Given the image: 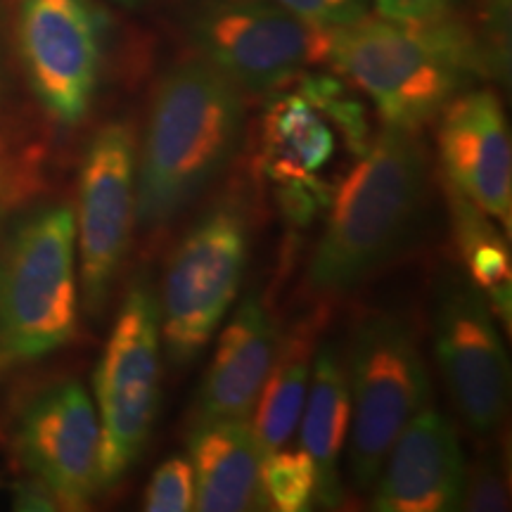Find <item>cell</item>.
Returning <instances> with one entry per match:
<instances>
[{
  "mask_svg": "<svg viewBox=\"0 0 512 512\" xmlns=\"http://www.w3.org/2000/svg\"><path fill=\"white\" fill-rule=\"evenodd\" d=\"M245 100L207 60L176 64L152 98L136 164V221L164 226L188 209L238 155Z\"/></svg>",
  "mask_w": 512,
  "mask_h": 512,
  "instance_id": "obj_1",
  "label": "cell"
},
{
  "mask_svg": "<svg viewBox=\"0 0 512 512\" xmlns=\"http://www.w3.org/2000/svg\"><path fill=\"white\" fill-rule=\"evenodd\" d=\"M427 200V155L418 131L387 126L339 185L306 283L344 294L380 271L411 240Z\"/></svg>",
  "mask_w": 512,
  "mask_h": 512,
  "instance_id": "obj_2",
  "label": "cell"
},
{
  "mask_svg": "<svg viewBox=\"0 0 512 512\" xmlns=\"http://www.w3.org/2000/svg\"><path fill=\"white\" fill-rule=\"evenodd\" d=\"M330 64L375 102L384 124L418 131L489 62L470 31L446 15L432 22L366 15L332 29Z\"/></svg>",
  "mask_w": 512,
  "mask_h": 512,
  "instance_id": "obj_3",
  "label": "cell"
},
{
  "mask_svg": "<svg viewBox=\"0 0 512 512\" xmlns=\"http://www.w3.org/2000/svg\"><path fill=\"white\" fill-rule=\"evenodd\" d=\"M79 268L74 211L50 204L19 221L0 247V361H34L76 332Z\"/></svg>",
  "mask_w": 512,
  "mask_h": 512,
  "instance_id": "obj_4",
  "label": "cell"
},
{
  "mask_svg": "<svg viewBox=\"0 0 512 512\" xmlns=\"http://www.w3.org/2000/svg\"><path fill=\"white\" fill-rule=\"evenodd\" d=\"M347 366L351 422L349 477L370 494L389 448L430 399V375L408 320L373 313L351 339Z\"/></svg>",
  "mask_w": 512,
  "mask_h": 512,
  "instance_id": "obj_5",
  "label": "cell"
},
{
  "mask_svg": "<svg viewBox=\"0 0 512 512\" xmlns=\"http://www.w3.org/2000/svg\"><path fill=\"white\" fill-rule=\"evenodd\" d=\"M162 401V328L155 287L131 283L95 370L100 491L117 486L145 451Z\"/></svg>",
  "mask_w": 512,
  "mask_h": 512,
  "instance_id": "obj_6",
  "label": "cell"
},
{
  "mask_svg": "<svg viewBox=\"0 0 512 512\" xmlns=\"http://www.w3.org/2000/svg\"><path fill=\"white\" fill-rule=\"evenodd\" d=\"M247 256L249 226L233 202L209 209L171 254L157 304L162 342L176 366L209 347L238 297Z\"/></svg>",
  "mask_w": 512,
  "mask_h": 512,
  "instance_id": "obj_7",
  "label": "cell"
},
{
  "mask_svg": "<svg viewBox=\"0 0 512 512\" xmlns=\"http://www.w3.org/2000/svg\"><path fill=\"white\" fill-rule=\"evenodd\" d=\"M188 31L202 60L245 93H273L330 64L332 29L313 27L275 0H202Z\"/></svg>",
  "mask_w": 512,
  "mask_h": 512,
  "instance_id": "obj_8",
  "label": "cell"
},
{
  "mask_svg": "<svg viewBox=\"0 0 512 512\" xmlns=\"http://www.w3.org/2000/svg\"><path fill=\"white\" fill-rule=\"evenodd\" d=\"M136 133L126 121L95 131L79 176L76 268L88 313L98 316L128 252L136 223Z\"/></svg>",
  "mask_w": 512,
  "mask_h": 512,
  "instance_id": "obj_9",
  "label": "cell"
},
{
  "mask_svg": "<svg viewBox=\"0 0 512 512\" xmlns=\"http://www.w3.org/2000/svg\"><path fill=\"white\" fill-rule=\"evenodd\" d=\"M434 351L465 425L477 437L496 434L508 413V351L486 297L456 271H448L439 285Z\"/></svg>",
  "mask_w": 512,
  "mask_h": 512,
  "instance_id": "obj_10",
  "label": "cell"
},
{
  "mask_svg": "<svg viewBox=\"0 0 512 512\" xmlns=\"http://www.w3.org/2000/svg\"><path fill=\"white\" fill-rule=\"evenodd\" d=\"M19 48L43 110L64 126L81 124L102 62L100 12L91 0H19Z\"/></svg>",
  "mask_w": 512,
  "mask_h": 512,
  "instance_id": "obj_11",
  "label": "cell"
},
{
  "mask_svg": "<svg viewBox=\"0 0 512 512\" xmlns=\"http://www.w3.org/2000/svg\"><path fill=\"white\" fill-rule=\"evenodd\" d=\"M22 465L55 498L57 508L83 510L100 494V420L83 384H50L17 422Z\"/></svg>",
  "mask_w": 512,
  "mask_h": 512,
  "instance_id": "obj_12",
  "label": "cell"
},
{
  "mask_svg": "<svg viewBox=\"0 0 512 512\" xmlns=\"http://www.w3.org/2000/svg\"><path fill=\"white\" fill-rule=\"evenodd\" d=\"M439 157L451 188L510 228L512 145L494 91L458 93L439 112Z\"/></svg>",
  "mask_w": 512,
  "mask_h": 512,
  "instance_id": "obj_13",
  "label": "cell"
},
{
  "mask_svg": "<svg viewBox=\"0 0 512 512\" xmlns=\"http://www.w3.org/2000/svg\"><path fill=\"white\" fill-rule=\"evenodd\" d=\"M465 458L456 427L439 411H422L403 427L373 484L377 512L463 510Z\"/></svg>",
  "mask_w": 512,
  "mask_h": 512,
  "instance_id": "obj_14",
  "label": "cell"
},
{
  "mask_svg": "<svg viewBox=\"0 0 512 512\" xmlns=\"http://www.w3.org/2000/svg\"><path fill=\"white\" fill-rule=\"evenodd\" d=\"M280 351L278 325L259 297H247L223 328L202 377L197 422L249 420Z\"/></svg>",
  "mask_w": 512,
  "mask_h": 512,
  "instance_id": "obj_15",
  "label": "cell"
},
{
  "mask_svg": "<svg viewBox=\"0 0 512 512\" xmlns=\"http://www.w3.org/2000/svg\"><path fill=\"white\" fill-rule=\"evenodd\" d=\"M188 453L195 475V510H268L259 479L264 453L254 437L252 422H197L192 425Z\"/></svg>",
  "mask_w": 512,
  "mask_h": 512,
  "instance_id": "obj_16",
  "label": "cell"
},
{
  "mask_svg": "<svg viewBox=\"0 0 512 512\" xmlns=\"http://www.w3.org/2000/svg\"><path fill=\"white\" fill-rule=\"evenodd\" d=\"M351 396L344 358L335 344H323L311 363L309 392L299 418V444L316 465V503L337 508L342 503L339 458L349 439Z\"/></svg>",
  "mask_w": 512,
  "mask_h": 512,
  "instance_id": "obj_17",
  "label": "cell"
},
{
  "mask_svg": "<svg viewBox=\"0 0 512 512\" xmlns=\"http://www.w3.org/2000/svg\"><path fill=\"white\" fill-rule=\"evenodd\" d=\"M332 155L330 119L302 91L271 100L264 114V169L275 183H318Z\"/></svg>",
  "mask_w": 512,
  "mask_h": 512,
  "instance_id": "obj_18",
  "label": "cell"
},
{
  "mask_svg": "<svg viewBox=\"0 0 512 512\" xmlns=\"http://www.w3.org/2000/svg\"><path fill=\"white\" fill-rule=\"evenodd\" d=\"M313 363V330L304 328L280 342L278 358L256 399L252 430L261 453L285 448L297 432Z\"/></svg>",
  "mask_w": 512,
  "mask_h": 512,
  "instance_id": "obj_19",
  "label": "cell"
},
{
  "mask_svg": "<svg viewBox=\"0 0 512 512\" xmlns=\"http://www.w3.org/2000/svg\"><path fill=\"white\" fill-rule=\"evenodd\" d=\"M451 216L456 245L465 259L467 278L484 294L491 311L510 328L512 320V261L503 233L489 214L451 188Z\"/></svg>",
  "mask_w": 512,
  "mask_h": 512,
  "instance_id": "obj_20",
  "label": "cell"
},
{
  "mask_svg": "<svg viewBox=\"0 0 512 512\" xmlns=\"http://www.w3.org/2000/svg\"><path fill=\"white\" fill-rule=\"evenodd\" d=\"M261 491L268 508L278 512H304L316 503V465L304 451L264 453L259 467Z\"/></svg>",
  "mask_w": 512,
  "mask_h": 512,
  "instance_id": "obj_21",
  "label": "cell"
},
{
  "mask_svg": "<svg viewBox=\"0 0 512 512\" xmlns=\"http://www.w3.org/2000/svg\"><path fill=\"white\" fill-rule=\"evenodd\" d=\"M299 91L309 98L320 112L328 117L332 124L339 126L349 145L354 147L356 155H361L370 143V133L366 124V112L358 102L347 93L337 79L323 74H302L299 76Z\"/></svg>",
  "mask_w": 512,
  "mask_h": 512,
  "instance_id": "obj_22",
  "label": "cell"
},
{
  "mask_svg": "<svg viewBox=\"0 0 512 512\" xmlns=\"http://www.w3.org/2000/svg\"><path fill=\"white\" fill-rule=\"evenodd\" d=\"M143 508L147 512L195 510V475L188 458H169L157 467L145 489Z\"/></svg>",
  "mask_w": 512,
  "mask_h": 512,
  "instance_id": "obj_23",
  "label": "cell"
},
{
  "mask_svg": "<svg viewBox=\"0 0 512 512\" xmlns=\"http://www.w3.org/2000/svg\"><path fill=\"white\" fill-rule=\"evenodd\" d=\"M508 508V489L501 465L496 460L486 458L465 472V494H463V510L475 512H496Z\"/></svg>",
  "mask_w": 512,
  "mask_h": 512,
  "instance_id": "obj_24",
  "label": "cell"
},
{
  "mask_svg": "<svg viewBox=\"0 0 512 512\" xmlns=\"http://www.w3.org/2000/svg\"><path fill=\"white\" fill-rule=\"evenodd\" d=\"M318 29H342L368 15V0H275Z\"/></svg>",
  "mask_w": 512,
  "mask_h": 512,
  "instance_id": "obj_25",
  "label": "cell"
},
{
  "mask_svg": "<svg viewBox=\"0 0 512 512\" xmlns=\"http://www.w3.org/2000/svg\"><path fill=\"white\" fill-rule=\"evenodd\" d=\"M375 8L394 22H432L446 15L448 0H375Z\"/></svg>",
  "mask_w": 512,
  "mask_h": 512,
  "instance_id": "obj_26",
  "label": "cell"
},
{
  "mask_svg": "<svg viewBox=\"0 0 512 512\" xmlns=\"http://www.w3.org/2000/svg\"><path fill=\"white\" fill-rule=\"evenodd\" d=\"M15 508L19 510H57L55 498L50 496V491L41 482H29L17 486L15 496Z\"/></svg>",
  "mask_w": 512,
  "mask_h": 512,
  "instance_id": "obj_27",
  "label": "cell"
},
{
  "mask_svg": "<svg viewBox=\"0 0 512 512\" xmlns=\"http://www.w3.org/2000/svg\"><path fill=\"white\" fill-rule=\"evenodd\" d=\"M117 5H124V8H143V5L152 3V0H114Z\"/></svg>",
  "mask_w": 512,
  "mask_h": 512,
  "instance_id": "obj_28",
  "label": "cell"
},
{
  "mask_svg": "<svg viewBox=\"0 0 512 512\" xmlns=\"http://www.w3.org/2000/svg\"><path fill=\"white\" fill-rule=\"evenodd\" d=\"M0 368H3V361H0Z\"/></svg>",
  "mask_w": 512,
  "mask_h": 512,
  "instance_id": "obj_29",
  "label": "cell"
}]
</instances>
